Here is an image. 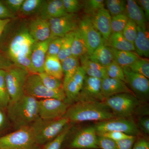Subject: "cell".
I'll return each mask as SVG.
<instances>
[{
    "label": "cell",
    "mask_w": 149,
    "mask_h": 149,
    "mask_svg": "<svg viewBox=\"0 0 149 149\" xmlns=\"http://www.w3.org/2000/svg\"><path fill=\"white\" fill-rule=\"evenodd\" d=\"M28 29H22L8 43H0V51L13 61L16 66L34 73L31 66V54L36 43Z\"/></svg>",
    "instance_id": "1"
},
{
    "label": "cell",
    "mask_w": 149,
    "mask_h": 149,
    "mask_svg": "<svg viewBox=\"0 0 149 149\" xmlns=\"http://www.w3.org/2000/svg\"><path fill=\"white\" fill-rule=\"evenodd\" d=\"M63 117L69 122L103 121L115 118L104 102H77L69 106Z\"/></svg>",
    "instance_id": "2"
},
{
    "label": "cell",
    "mask_w": 149,
    "mask_h": 149,
    "mask_svg": "<svg viewBox=\"0 0 149 149\" xmlns=\"http://www.w3.org/2000/svg\"><path fill=\"white\" fill-rule=\"evenodd\" d=\"M38 102L25 94L10 102L6 108L8 116L17 129L29 126L40 118Z\"/></svg>",
    "instance_id": "3"
},
{
    "label": "cell",
    "mask_w": 149,
    "mask_h": 149,
    "mask_svg": "<svg viewBox=\"0 0 149 149\" xmlns=\"http://www.w3.org/2000/svg\"><path fill=\"white\" fill-rule=\"evenodd\" d=\"M30 125L0 137V149H40Z\"/></svg>",
    "instance_id": "4"
},
{
    "label": "cell",
    "mask_w": 149,
    "mask_h": 149,
    "mask_svg": "<svg viewBox=\"0 0 149 149\" xmlns=\"http://www.w3.org/2000/svg\"><path fill=\"white\" fill-rule=\"evenodd\" d=\"M140 102L135 95L121 93L107 98L103 102L116 117L128 118L136 113Z\"/></svg>",
    "instance_id": "5"
},
{
    "label": "cell",
    "mask_w": 149,
    "mask_h": 149,
    "mask_svg": "<svg viewBox=\"0 0 149 149\" xmlns=\"http://www.w3.org/2000/svg\"><path fill=\"white\" fill-rule=\"evenodd\" d=\"M69 123L65 117L54 120H44L39 118L30 126L37 143L42 146L56 138Z\"/></svg>",
    "instance_id": "6"
},
{
    "label": "cell",
    "mask_w": 149,
    "mask_h": 149,
    "mask_svg": "<svg viewBox=\"0 0 149 149\" xmlns=\"http://www.w3.org/2000/svg\"><path fill=\"white\" fill-rule=\"evenodd\" d=\"M24 94L35 98H54L65 102V96L63 88L56 90L48 89L36 73H29L24 87Z\"/></svg>",
    "instance_id": "7"
},
{
    "label": "cell",
    "mask_w": 149,
    "mask_h": 149,
    "mask_svg": "<svg viewBox=\"0 0 149 149\" xmlns=\"http://www.w3.org/2000/svg\"><path fill=\"white\" fill-rule=\"evenodd\" d=\"M97 134L106 132H120L130 136H138L141 134L137 124L130 118L115 117L97 122L94 125Z\"/></svg>",
    "instance_id": "8"
},
{
    "label": "cell",
    "mask_w": 149,
    "mask_h": 149,
    "mask_svg": "<svg viewBox=\"0 0 149 149\" xmlns=\"http://www.w3.org/2000/svg\"><path fill=\"white\" fill-rule=\"evenodd\" d=\"M5 71V81L10 101L18 100L24 95V87L29 72L17 66L10 67Z\"/></svg>",
    "instance_id": "9"
},
{
    "label": "cell",
    "mask_w": 149,
    "mask_h": 149,
    "mask_svg": "<svg viewBox=\"0 0 149 149\" xmlns=\"http://www.w3.org/2000/svg\"><path fill=\"white\" fill-rule=\"evenodd\" d=\"M39 113L44 120H54L63 117L70 105L63 101L54 98L39 101Z\"/></svg>",
    "instance_id": "10"
},
{
    "label": "cell",
    "mask_w": 149,
    "mask_h": 149,
    "mask_svg": "<svg viewBox=\"0 0 149 149\" xmlns=\"http://www.w3.org/2000/svg\"><path fill=\"white\" fill-rule=\"evenodd\" d=\"M78 29L85 40L90 55L105 41L101 35L94 27L91 16L86 15L79 21Z\"/></svg>",
    "instance_id": "11"
},
{
    "label": "cell",
    "mask_w": 149,
    "mask_h": 149,
    "mask_svg": "<svg viewBox=\"0 0 149 149\" xmlns=\"http://www.w3.org/2000/svg\"><path fill=\"white\" fill-rule=\"evenodd\" d=\"M50 24V38L63 37L78 28L79 21L76 14H68L61 17L48 20Z\"/></svg>",
    "instance_id": "12"
},
{
    "label": "cell",
    "mask_w": 149,
    "mask_h": 149,
    "mask_svg": "<svg viewBox=\"0 0 149 149\" xmlns=\"http://www.w3.org/2000/svg\"><path fill=\"white\" fill-rule=\"evenodd\" d=\"M102 79L86 75L76 102H103L105 99L102 92Z\"/></svg>",
    "instance_id": "13"
},
{
    "label": "cell",
    "mask_w": 149,
    "mask_h": 149,
    "mask_svg": "<svg viewBox=\"0 0 149 149\" xmlns=\"http://www.w3.org/2000/svg\"><path fill=\"white\" fill-rule=\"evenodd\" d=\"M70 148L76 149H97L98 136L94 126L83 128L74 136Z\"/></svg>",
    "instance_id": "14"
},
{
    "label": "cell",
    "mask_w": 149,
    "mask_h": 149,
    "mask_svg": "<svg viewBox=\"0 0 149 149\" xmlns=\"http://www.w3.org/2000/svg\"><path fill=\"white\" fill-rule=\"evenodd\" d=\"M125 77V83H128L130 88L137 95L143 97L149 95L148 79L145 76L133 72L128 67H123Z\"/></svg>",
    "instance_id": "15"
},
{
    "label": "cell",
    "mask_w": 149,
    "mask_h": 149,
    "mask_svg": "<svg viewBox=\"0 0 149 149\" xmlns=\"http://www.w3.org/2000/svg\"><path fill=\"white\" fill-rule=\"evenodd\" d=\"M54 38L50 37L48 40L41 42H36L31 54V66L34 73L38 74L44 72V63L49 45Z\"/></svg>",
    "instance_id": "16"
},
{
    "label": "cell",
    "mask_w": 149,
    "mask_h": 149,
    "mask_svg": "<svg viewBox=\"0 0 149 149\" xmlns=\"http://www.w3.org/2000/svg\"><path fill=\"white\" fill-rule=\"evenodd\" d=\"M94 27L101 35L105 42L111 35V17L109 12L105 8L100 10L93 16H91Z\"/></svg>",
    "instance_id": "17"
},
{
    "label": "cell",
    "mask_w": 149,
    "mask_h": 149,
    "mask_svg": "<svg viewBox=\"0 0 149 149\" xmlns=\"http://www.w3.org/2000/svg\"><path fill=\"white\" fill-rule=\"evenodd\" d=\"M29 34L36 42H41L50 37V24L48 20L38 17L30 22L28 29Z\"/></svg>",
    "instance_id": "18"
},
{
    "label": "cell",
    "mask_w": 149,
    "mask_h": 149,
    "mask_svg": "<svg viewBox=\"0 0 149 149\" xmlns=\"http://www.w3.org/2000/svg\"><path fill=\"white\" fill-rule=\"evenodd\" d=\"M101 89L105 99L121 93H129L135 95L124 81L109 77L102 80Z\"/></svg>",
    "instance_id": "19"
},
{
    "label": "cell",
    "mask_w": 149,
    "mask_h": 149,
    "mask_svg": "<svg viewBox=\"0 0 149 149\" xmlns=\"http://www.w3.org/2000/svg\"><path fill=\"white\" fill-rule=\"evenodd\" d=\"M41 18L49 20L68 14L62 0L45 1L40 11Z\"/></svg>",
    "instance_id": "20"
},
{
    "label": "cell",
    "mask_w": 149,
    "mask_h": 149,
    "mask_svg": "<svg viewBox=\"0 0 149 149\" xmlns=\"http://www.w3.org/2000/svg\"><path fill=\"white\" fill-rule=\"evenodd\" d=\"M80 58L81 67L86 75L102 80L108 77L105 67L91 61L88 58V55L81 56Z\"/></svg>",
    "instance_id": "21"
},
{
    "label": "cell",
    "mask_w": 149,
    "mask_h": 149,
    "mask_svg": "<svg viewBox=\"0 0 149 149\" xmlns=\"http://www.w3.org/2000/svg\"><path fill=\"white\" fill-rule=\"evenodd\" d=\"M126 15L129 19L134 22L137 26L146 28V19L145 14L141 6L138 2L133 0L126 1Z\"/></svg>",
    "instance_id": "22"
},
{
    "label": "cell",
    "mask_w": 149,
    "mask_h": 149,
    "mask_svg": "<svg viewBox=\"0 0 149 149\" xmlns=\"http://www.w3.org/2000/svg\"><path fill=\"white\" fill-rule=\"evenodd\" d=\"M88 58L91 61L106 67L114 61L113 55L110 47L103 44L96 49Z\"/></svg>",
    "instance_id": "23"
},
{
    "label": "cell",
    "mask_w": 149,
    "mask_h": 149,
    "mask_svg": "<svg viewBox=\"0 0 149 149\" xmlns=\"http://www.w3.org/2000/svg\"><path fill=\"white\" fill-rule=\"evenodd\" d=\"M135 51L140 56L149 57V40L146 28L137 26V34L134 42Z\"/></svg>",
    "instance_id": "24"
},
{
    "label": "cell",
    "mask_w": 149,
    "mask_h": 149,
    "mask_svg": "<svg viewBox=\"0 0 149 149\" xmlns=\"http://www.w3.org/2000/svg\"><path fill=\"white\" fill-rule=\"evenodd\" d=\"M105 45L119 51L132 52L135 51L134 44L126 40L122 33H112Z\"/></svg>",
    "instance_id": "25"
},
{
    "label": "cell",
    "mask_w": 149,
    "mask_h": 149,
    "mask_svg": "<svg viewBox=\"0 0 149 149\" xmlns=\"http://www.w3.org/2000/svg\"><path fill=\"white\" fill-rule=\"evenodd\" d=\"M44 68V72L59 80L63 77L61 62L57 56H47Z\"/></svg>",
    "instance_id": "26"
},
{
    "label": "cell",
    "mask_w": 149,
    "mask_h": 149,
    "mask_svg": "<svg viewBox=\"0 0 149 149\" xmlns=\"http://www.w3.org/2000/svg\"><path fill=\"white\" fill-rule=\"evenodd\" d=\"M111 49L114 61L122 67L130 66L140 58L137 54L132 52L118 50L112 48Z\"/></svg>",
    "instance_id": "27"
},
{
    "label": "cell",
    "mask_w": 149,
    "mask_h": 149,
    "mask_svg": "<svg viewBox=\"0 0 149 149\" xmlns=\"http://www.w3.org/2000/svg\"><path fill=\"white\" fill-rule=\"evenodd\" d=\"M61 63L64 77L63 85L72 78L80 66L79 58L71 55L63 60L61 62Z\"/></svg>",
    "instance_id": "28"
},
{
    "label": "cell",
    "mask_w": 149,
    "mask_h": 149,
    "mask_svg": "<svg viewBox=\"0 0 149 149\" xmlns=\"http://www.w3.org/2000/svg\"><path fill=\"white\" fill-rule=\"evenodd\" d=\"M88 54V49L84 38L77 28L74 31V36L72 47L71 55L77 58Z\"/></svg>",
    "instance_id": "29"
},
{
    "label": "cell",
    "mask_w": 149,
    "mask_h": 149,
    "mask_svg": "<svg viewBox=\"0 0 149 149\" xmlns=\"http://www.w3.org/2000/svg\"><path fill=\"white\" fill-rule=\"evenodd\" d=\"M74 31L69 32L63 37L64 40L57 55L61 62L71 56V47L74 39Z\"/></svg>",
    "instance_id": "30"
},
{
    "label": "cell",
    "mask_w": 149,
    "mask_h": 149,
    "mask_svg": "<svg viewBox=\"0 0 149 149\" xmlns=\"http://www.w3.org/2000/svg\"><path fill=\"white\" fill-rule=\"evenodd\" d=\"M5 71L0 70V107L6 109L10 101L5 81Z\"/></svg>",
    "instance_id": "31"
},
{
    "label": "cell",
    "mask_w": 149,
    "mask_h": 149,
    "mask_svg": "<svg viewBox=\"0 0 149 149\" xmlns=\"http://www.w3.org/2000/svg\"><path fill=\"white\" fill-rule=\"evenodd\" d=\"M45 1L43 0H24L19 10L24 15H30L40 11Z\"/></svg>",
    "instance_id": "32"
},
{
    "label": "cell",
    "mask_w": 149,
    "mask_h": 149,
    "mask_svg": "<svg viewBox=\"0 0 149 149\" xmlns=\"http://www.w3.org/2000/svg\"><path fill=\"white\" fill-rule=\"evenodd\" d=\"M107 10L111 16L114 17L124 13L126 8V1L124 0H107L105 1Z\"/></svg>",
    "instance_id": "33"
},
{
    "label": "cell",
    "mask_w": 149,
    "mask_h": 149,
    "mask_svg": "<svg viewBox=\"0 0 149 149\" xmlns=\"http://www.w3.org/2000/svg\"><path fill=\"white\" fill-rule=\"evenodd\" d=\"M133 72L149 78V61L148 58H139L128 66Z\"/></svg>",
    "instance_id": "34"
},
{
    "label": "cell",
    "mask_w": 149,
    "mask_h": 149,
    "mask_svg": "<svg viewBox=\"0 0 149 149\" xmlns=\"http://www.w3.org/2000/svg\"><path fill=\"white\" fill-rule=\"evenodd\" d=\"M40 79L44 85L48 89L52 90H59L63 88L61 80L44 72L38 73Z\"/></svg>",
    "instance_id": "35"
},
{
    "label": "cell",
    "mask_w": 149,
    "mask_h": 149,
    "mask_svg": "<svg viewBox=\"0 0 149 149\" xmlns=\"http://www.w3.org/2000/svg\"><path fill=\"white\" fill-rule=\"evenodd\" d=\"M70 128L69 124H68L58 136L46 143L43 149H61L62 145L69 134Z\"/></svg>",
    "instance_id": "36"
},
{
    "label": "cell",
    "mask_w": 149,
    "mask_h": 149,
    "mask_svg": "<svg viewBox=\"0 0 149 149\" xmlns=\"http://www.w3.org/2000/svg\"><path fill=\"white\" fill-rule=\"evenodd\" d=\"M129 20L125 13L111 17V29L112 33H122Z\"/></svg>",
    "instance_id": "37"
},
{
    "label": "cell",
    "mask_w": 149,
    "mask_h": 149,
    "mask_svg": "<svg viewBox=\"0 0 149 149\" xmlns=\"http://www.w3.org/2000/svg\"><path fill=\"white\" fill-rule=\"evenodd\" d=\"M105 1L103 0H90L85 1L83 4L84 12L88 16H93L100 10L104 8ZM91 16V17H92Z\"/></svg>",
    "instance_id": "38"
},
{
    "label": "cell",
    "mask_w": 149,
    "mask_h": 149,
    "mask_svg": "<svg viewBox=\"0 0 149 149\" xmlns=\"http://www.w3.org/2000/svg\"><path fill=\"white\" fill-rule=\"evenodd\" d=\"M108 77L118 79L125 82V77L122 67L113 61L105 67Z\"/></svg>",
    "instance_id": "39"
},
{
    "label": "cell",
    "mask_w": 149,
    "mask_h": 149,
    "mask_svg": "<svg viewBox=\"0 0 149 149\" xmlns=\"http://www.w3.org/2000/svg\"><path fill=\"white\" fill-rule=\"evenodd\" d=\"M122 34L126 40L134 44L137 36V25L134 22L129 19Z\"/></svg>",
    "instance_id": "40"
},
{
    "label": "cell",
    "mask_w": 149,
    "mask_h": 149,
    "mask_svg": "<svg viewBox=\"0 0 149 149\" xmlns=\"http://www.w3.org/2000/svg\"><path fill=\"white\" fill-rule=\"evenodd\" d=\"M63 40V37H57L53 38L48 47L47 56H57L60 50Z\"/></svg>",
    "instance_id": "41"
},
{
    "label": "cell",
    "mask_w": 149,
    "mask_h": 149,
    "mask_svg": "<svg viewBox=\"0 0 149 149\" xmlns=\"http://www.w3.org/2000/svg\"><path fill=\"white\" fill-rule=\"evenodd\" d=\"M64 8L68 14H76L83 7L77 0H62Z\"/></svg>",
    "instance_id": "42"
},
{
    "label": "cell",
    "mask_w": 149,
    "mask_h": 149,
    "mask_svg": "<svg viewBox=\"0 0 149 149\" xmlns=\"http://www.w3.org/2000/svg\"><path fill=\"white\" fill-rule=\"evenodd\" d=\"M97 135V136H103L106 138H108L115 142H117L123 139H129L133 136H130L121 132H116V131L106 132V133H100Z\"/></svg>",
    "instance_id": "43"
},
{
    "label": "cell",
    "mask_w": 149,
    "mask_h": 149,
    "mask_svg": "<svg viewBox=\"0 0 149 149\" xmlns=\"http://www.w3.org/2000/svg\"><path fill=\"white\" fill-rule=\"evenodd\" d=\"M98 146L101 149H118L116 142L103 136H98Z\"/></svg>",
    "instance_id": "44"
},
{
    "label": "cell",
    "mask_w": 149,
    "mask_h": 149,
    "mask_svg": "<svg viewBox=\"0 0 149 149\" xmlns=\"http://www.w3.org/2000/svg\"><path fill=\"white\" fill-rule=\"evenodd\" d=\"M1 1L6 7L13 13V12L19 11L24 0H4Z\"/></svg>",
    "instance_id": "45"
},
{
    "label": "cell",
    "mask_w": 149,
    "mask_h": 149,
    "mask_svg": "<svg viewBox=\"0 0 149 149\" xmlns=\"http://www.w3.org/2000/svg\"><path fill=\"white\" fill-rule=\"evenodd\" d=\"M137 136H133L129 139L116 142L118 149H133V144Z\"/></svg>",
    "instance_id": "46"
},
{
    "label": "cell",
    "mask_w": 149,
    "mask_h": 149,
    "mask_svg": "<svg viewBox=\"0 0 149 149\" xmlns=\"http://www.w3.org/2000/svg\"><path fill=\"white\" fill-rule=\"evenodd\" d=\"M86 74L82 67L80 66L76 70L72 78L80 87L83 88V83Z\"/></svg>",
    "instance_id": "47"
},
{
    "label": "cell",
    "mask_w": 149,
    "mask_h": 149,
    "mask_svg": "<svg viewBox=\"0 0 149 149\" xmlns=\"http://www.w3.org/2000/svg\"><path fill=\"white\" fill-rule=\"evenodd\" d=\"M137 126L139 130L146 135L149 134V118L148 117H141L138 120Z\"/></svg>",
    "instance_id": "48"
},
{
    "label": "cell",
    "mask_w": 149,
    "mask_h": 149,
    "mask_svg": "<svg viewBox=\"0 0 149 149\" xmlns=\"http://www.w3.org/2000/svg\"><path fill=\"white\" fill-rule=\"evenodd\" d=\"M133 149H149L148 140L144 137H140L139 139L136 138L133 144Z\"/></svg>",
    "instance_id": "49"
},
{
    "label": "cell",
    "mask_w": 149,
    "mask_h": 149,
    "mask_svg": "<svg viewBox=\"0 0 149 149\" xmlns=\"http://www.w3.org/2000/svg\"><path fill=\"white\" fill-rule=\"evenodd\" d=\"M13 17V14L0 1V19H11Z\"/></svg>",
    "instance_id": "50"
},
{
    "label": "cell",
    "mask_w": 149,
    "mask_h": 149,
    "mask_svg": "<svg viewBox=\"0 0 149 149\" xmlns=\"http://www.w3.org/2000/svg\"><path fill=\"white\" fill-rule=\"evenodd\" d=\"M141 5V8L143 11L146 21H148L149 19V0H140L137 1Z\"/></svg>",
    "instance_id": "51"
},
{
    "label": "cell",
    "mask_w": 149,
    "mask_h": 149,
    "mask_svg": "<svg viewBox=\"0 0 149 149\" xmlns=\"http://www.w3.org/2000/svg\"><path fill=\"white\" fill-rule=\"evenodd\" d=\"M11 19H0V37L2 35L6 27L9 24Z\"/></svg>",
    "instance_id": "52"
},
{
    "label": "cell",
    "mask_w": 149,
    "mask_h": 149,
    "mask_svg": "<svg viewBox=\"0 0 149 149\" xmlns=\"http://www.w3.org/2000/svg\"><path fill=\"white\" fill-rule=\"evenodd\" d=\"M6 122V116L3 109L0 107V131L2 130Z\"/></svg>",
    "instance_id": "53"
},
{
    "label": "cell",
    "mask_w": 149,
    "mask_h": 149,
    "mask_svg": "<svg viewBox=\"0 0 149 149\" xmlns=\"http://www.w3.org/2000/svg\"><path fill=\"white\" fill-rule=\"evenodd\" d=\"M0 70H1V69H0Z\"/></svg>",
    "instance_id": "54"
}]
</instances>
